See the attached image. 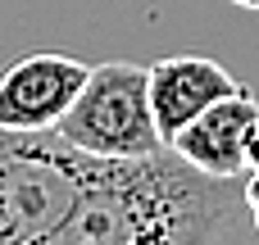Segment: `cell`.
<instances>
[{
    "label": "cell",
    "mask_w": 259,
    "mask_h": 245,
    "mask_svg": "<svg viewBox=\"0 0 259 245\" xmlns=\"http://www.w3.org/2000/svg\"><path fill=\"white\" fill-rule=\"evenodd\" d=\"M55 132L91 159H146L164 150L150 109V64H96Z\"/></svg>",
    "instance_id": "obj_3"
},
{
    "label": "cell",
    "mask_w": 259,
    "mask_h": 245,
    "mask_svg": "<svg viewBox=\"0 0 259 245\" xmlns=\"http://www.w3.org/2000/svg\"><path fill=\"white\" fill-rule=\"evenodd\" d=\"M241 91V82L209 55H168L150 64V109L159 123L164 145L196 118L205 114L214 100Z\"/></svg>",
    "instance_id": "obj_6"
},
{
    "label": "cell",
    "mask_w": 259,
    "mask_h": 245,
    "mask_svg": "<svg viewBox=\"0 0 259 245\" xmlns=\"http://www.w3.org/2000/svg\"><path fill=\"white\" fill-rule=\"evenodd\" d=\"M250 214H255V227H259V205H255V209H250Z\"/></svg>",
    "instance_id": "obj_9"
},
{
    "label": "cell",
    "mask_w": 259,
    "mask_h": 245,
    "mask_svg": "<svg viewBox=\"0 0 259 245\" xmlns=\"http://www.w3.org/2000/svg\"><path fill=\"white\" fill-rule=\"evenodd\" d=\"M100 159L73 150L59 132L0 127V245L46 241Z\"/></svg>",
    "instance_id": "obj_2"
},
{
    "label": "cell",
    "mask_w": 259,
    "mask_h": 245,
    "mask_svg": "<svg viewBox=\"0 0 259 245\" xmlns=\"http://www.w3.org/2000/svg\"><path fill=\"white\" fill-rule=\"evenodd\" d=\"M36 245H259V227L241 177H209L164 145L146 159H100Z\"/></svg>",
    "instance_id": "obj_1"
},
{
    "label": "cell",
    "mask_w": 259,
    "mask_h": 245,
    "mask_svg": "<svg viewBox=\"0 0 259 245\" xmlns=\"http://www.w3.org/2000/svg\"><path fill=\"white\" fill-rule=\"evenodd\" d=\"M87 64L77 55L59 50H32L18 55L0 73V127L14 132H55L68 105L77 100L87 82Z\"/></svg>",
    "instance_id": "obj_4"
},
{
    "label": "cell",
    "mask_w": 259,
    "mask_h": 245,
    "mask_svg": "<svg viewBox=\"0 0 259 245\" xmlns=\"http://www.w3.org/2000/svg\"><path fill=\"white\" fill-rule=\"evenodd\" d=\"M232 5H241V9H259V0H232Z\"/></svg>",
    "instance_id": "obj_8"
},
{
    "label": "cell",
    "mask_w": 259,
    "mask_h": 245,
    "mask_svg": "<svg viewBox=\"0 0 259 245\" xmlns=\"http://www.w3.org/2000/svg\"><path fill=\"white\" fill-rule=\"evenodd\" d=\"M250 173H259V123H255V132H250Z\"/></svg>",
    "instance_id": "obj_7"
},
{
    "label": "cell",
    "mask_w": 259,
    "mask_h": 245,
    "mask_svg": "<svg viewBox=\"0 0 259 245\" xmlns=\"http://www.w3.org/2000/svg\"><path fill=\"white\" fill-rule=\"evenodd\" d=\"M259 123V100L241 86L223 100H214L205 114H196L168 150L182 155L191 168L209 177H246L250 173V132Z\"/></svg>",
    "instance_id": "obj_5"
}]
</instances>
